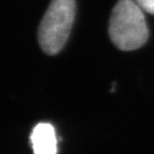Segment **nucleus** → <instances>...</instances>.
Wrapping results in <instances>:
<instances>
[{"mask_svg":"<svg viewBox=\"0 0 154 154\" xmlns=\"http://www.w3.org/2000/svg\"><path fill=\"white\" fill-rule=\"evenodd\" d=\"M109 35L121 50L141 48L149 38V29L143 10L135 0H119L109 19Z\"/></svg>","mask_w":154,"mask_h":154,"instance_id":"nucleus-1","label":"nucleus"},{"mask_svg":"<svg viewBox=\"0 0 154 154\" xmlns=\"http://www.w3.org/2000/svg\"><path fill=\"white\" fill-rule=\"evenodd\" d=\"M75 17L74 0H51L38 30V41L48 55L59 53L68 40Z\"/></svg>","mask_w":154,"mask_h":154,"instance_id":"nucleus-2","label":"nucleus"},{"mask_svg":"<svg viewBox=\"0 0 154 154\" xmlns=\"http://www.w3.org/2000/svg\"><path fill=\"white\" fill-rule=\"evenodd\" d=\"M31 144L35 154H56L57 137L54 127L48 123H40L31 134Z\"/></svg>","mask_w":154,"mask_h":154,"instance_id":"nucleus-3","label":"nucleus"},{"mask_svg":"<svg viewBox=\"0 0 154 154\" xmlns=\"http://www.w3.org/2000/svg\"><path fill=\"white\" fill-rule=\"evenodd\" d=\"M135 2L142 10L154 15V0H135Z\"/></svg>","mask_w":154,"mask_h":154,"instance_id":"nucleus-4","label":"nucleus"}]
</instances>
